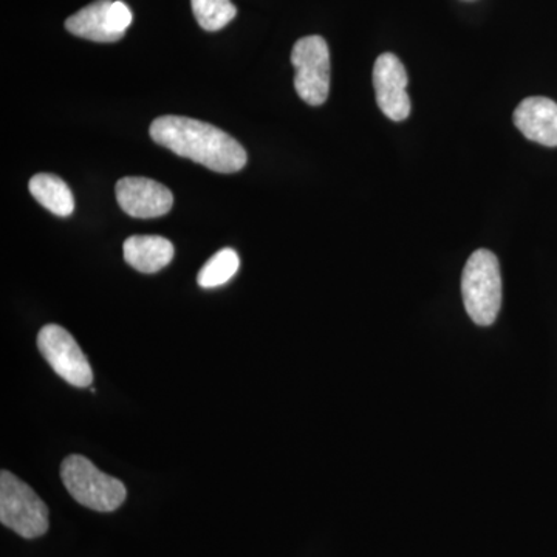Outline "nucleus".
Returning <instances> with one entry per match:
<instances>
[{"instance_id":"obj_1","label":"nucleus","mask_w":557,"mask_h":557,"mask_svg":"<svg viewBox=\"0 0 557 557\" xmlns=\"http://www.w3.org/2000/svg\"><path fill=\"white\" fill-rule=\"evenodd\" d=\"M150 137L178 157L220 174L239 172L247 164V152L236 138L212 124L186 116L157 119L150 126Z\"/></svg>"},{"instance_id":"obj_2","label":"nucleus","mask_w":557,"mask_h":557,"mask_svg":"<svg viewBox=\"0 0 557 557\" xmlns=\"http://www.w3.org/2000/svg\"><path fill=\"white\" fill-rule=\"evenodd\" d=\"M461 296L469 318L480 327L496 322L502 307V273L497 256L478 249L461 274Z\"/></svg>"},{"instance_id":"obj_3","label":"nucleus","mask_w":557,"mask_h":557,"mask_svg":"<svg viewBox=\"0 0 557 557\" xmlns=\"http://www.w3.org/2000/svg\"><path fill=\"white\" fill-rule=\"evenodd\" d=\"M61 479L70 496L94 511L112 512L126 500L123 482L104 474L84 456L75 454L65 458L61 465Z\"/></svg>"},{"instance_id":"obj_4","label":"nucleus","mask_w":557,"mask_h":557,"mask_svg":"<svg viewBox=\"0 0 557 557\" xmlns=\"http://www.w3.org/2000/svg\"><path fill=\"white\" fill-rule=\"evenodd\" d=\"M0 522L24 539L40 537L49 531V508L10 471L0 474Z\"/></svg>"},{"instance_id":"obj_5","label":"nucleus","mask_w":557,"mask_h":557,"mask_svg":"<svg viewBox=\"0 0 557 557\" xmlns=\"http://www.w3.org/2000/svg\"><path fill=\"white\" fill-rule=\"evenodd\" d=\"M292 62L300 100L310 106L324 104L330 91V51L325 39L321 36L299 39L293 47Z\"/></svg>"},{"instance_id":"obj_6","label":"nucleus","mask_w":557,"mask_h":557,"mask_svg":"<svg viewBox=\"0 0 557 557\" xmlns=\"http://www.w3.org/2000/svg\"><path fill=\"white\" fill-rule=\"evenodd\" d=\"M38 347L40 355L62 380L75 387L90 386L94 370L89 359L67 330L57 324L46 325L39 332Z\"/></svg>"},{"instance_id":"obj_7","label":"nucleus","mask_w":557,"mask_h":557,"mask_svg":"<svg viewBox=\"0 0 557 557\" xmlns=\"http://www.w3.org/2000/svg\"><path fill=\"white\" fill-rule=\"evenodd\" d=\"M373 87L376 102L384 115L392 121H405L410 113L408 73L395 54H381L373 67Z\"/></svg>"},{"instance_id":"obj_8","label":"nucleus","mask_w":557,"mask_h":557,"mask_svg":"<svg viewBox=\"0 0 557 557\" xmlns=\"http://www.w3.org/2000/svg\"><path fill=\"white\" fill-rule=\"evenodd\" d=\"M115 190L121 209L135 219L161 218L174 205L171 190L150 178H121Z\"/></svg>"},{"instance_id":"obj_9","label":"nucleus","mask_w":557,"mask_h":557,"mask_svg":"<svg viewBox=\"0 0 557 557\" xmlns=\"http://www.w3.org/2000/svg\"><path fill=\"white\" fill-rule=\"evenodd\" d=\"M516 127L539 145L557 146V102L545 97L523 100L515 110Z\"/></svg>"},{"instance_id":"obj_10","label":"nucleus","mask_w":557,"mask_h":557,"mask_svg":"<svg viewBox=\"0 0 557 557\" xmlns=\"http://www.w3.org/2000/svg\"><path fill=\"white\" fill-rule=\"evenodd\" d=\"M113 0H97L84 7L78 13L65 21V28L78 38L94 40V42H116L123 38L115 32L110 22V7Z\"/></svg>"},{"instance_id":"obj_11","label":"nucleus","mask_w":557,"mask_h":557,"mask_svg":"<svg viewBox=\"0 0 557 557\" xmlns=\"http://www.w3.org/2000/svg\"><path fill=\"white\" fill-rule=\"evenodd\" d=\"M123 252L132 269L152 274L170 265L174 245L160 236H132L124 242Z\"/></svg>"},{"instance_id":"obj_12","label":"nucleus","mask_w":557,"mask_h":557,"mask_svg":"<svg viewBox=\"0 0 557 557\" xmlns=\"http://www.w3.org/2000/svg\"><path fill=\"white\" fill-rule=\"evenodd\" d=\"M28 189L39 205L49 209L58 218L72 215L73 209H75V199L64 180L57 175L38 174L30 180Z\"/></svg>"},{"instance_id":"obj_13","label":"nucleus","mask_w":557,"mask_h":557,"mask_svg":"<svg viewBox=\"0 0 557 557\" xmlns=\"http://www.w3.org/2000/svg\"><path fill=\"white\" fill-rule=\"evenodd\" d=\"M239 255L233 248H223L215 252L200 270L197 282L201 288H215L225 285L239 271Z\"/></svg>"},{"instance_id":"obj_14","label":"nucleus","mask_w":557,"mask_h":557,"mask_svg":"<svg viewBox=\"0 0 557 557\" xmlns=\"http://www.w3.org/2000/svg\"><path fill=\"white\" fill-rule=\"evenodd\" d=\"M190 7L200 27L207 32L222 30L237 14L231 0H190Z\"/></svg>"},{"instance_id":"obj_15","label":"nucleus","mask_w":557,"mask_h":557,"mask_svg":"<svg viewBox=\"0 0 557 557\" xmlns=\"http://www.w3.org/2000/svg\"><path fill=\"white\" fill-rule=\"evenodd\" d=\"M110 22H112V27L115 28V32L121 33L123 36L126 35V30L132 24V11L129 7L121 2V0L112 2V7H110Z\"/></svg>"}]
</instances>
